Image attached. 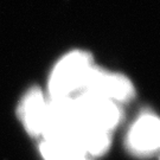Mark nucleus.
<instances>
[{"instance_id": "nucleus-6", "label": "nucleus", "mask_w": 160, "mask_h": 160, "mask_svg": "<svg viewBox=\"0 0 160 160\" xmlns=\"http://www.w3.org/2000/svg\"><path fill=\"white\" fill-rule=\"evenodd\" d=\"M40 152L45 160H90L84 151L75 145L45 139L40 145Z\"/></svg>"}, {"instance_id": "nucleus-3", "label": "nucleus", "mask_w": 160, "mask_h": 160, "mask_svg": "<svg viewBox=\"0 0 160 160\" xmlns=\"http://www.w3.org/2000/svg\"><path fill=\"white\" fill-rule=\"evenodd\" d=\"M81 92L92 94L118 103L131 100L134 95V88L131 81L123 75L107 72L92 65Z\"/></svg>"}, {"instance_id": "nucleus-2", "label": "nucleus", "mask_w": 160, "mask_h": 160, "mask_svg": "<svg viewBox=\"0 0 160 160\" xmlns=\"http://www.w3.org/2000/svg\"><path fill=\"white\" fill-rule=\"evenodd\" d=\"M78 120L92 127L110 132L121 119L120 108L113 101L80 92L72 97Z\"/></svg>"}, {"instance_id": "nucleus-5", "label": "nucleus", "mask_w": 160, "mask_h": 160, "mask_svg": "<svg viewBox=\"0 0 160 160\" xmlns=\"http://www.w3.org/2000/svg\"><path fill=\"white\" fill-rule=\"evenodd\" d=\"M19 116L30 134L43 135L48 118V102L39 89L33 88L26 92L19 107Z\"/></svg>"}, {"instance_id": "nucleus-1", "label": "nucleus", "mask_w": 160, "mask_h": 160, "mask_svg": "<svg viewBox=\"0 0 160 160\" xmlns=\"http://www.w3.org/2000/svg\"><path fill=\"white\" fill-rule=\"evenodd\" d=\"M92 68V61L89 53L76 50L65 55L55 65L49 80L51 98L74 97L80 94Z\"/></svg>"}, {"instance_id": "nucleus-4", "label": "nucleus", "mask_w": 160, "mask_h": 160, "mask_svg": "<svg viewBox=\"0 0 160 160\" xmlns=\"http://www.w3.org/2000/svg\"><path fill=\"white\" fill-rule=\"evenodd\" d=\"M127 142L132 152L139 155H148L155 152L160 142L158 118L149 113L141 115L132 126Z\"/></svg>"}]
</instances>
